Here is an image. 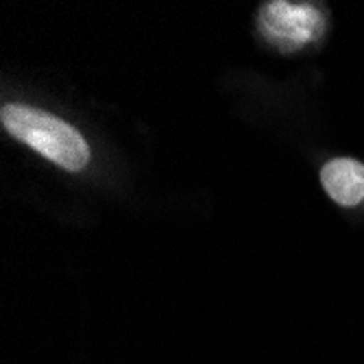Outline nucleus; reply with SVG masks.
Returning a JSON list of instances; mask_svg holds the SVG:
<instances>
[{"label": "nucleus", "mask_w": 364, "mask_h": 364, "mask_svg": "<svg viewBox=\"0 0 364 364\" xmlns=\"http://www.w3.org/2000/svg\"><path fill=\"white\" fill-rule=\"evenodd\" d=\"M259 26L282 50H292L316 40L325 28V20L312 5L269 3L259 11Z\"/></svg>", "instance_id": "obj_2"}, {"label": "nucleus", "mask_w": 364, "mask_h": 364, "mask_svg": "<svg viewBox=\"0 0 364 364\" xmlns=\"http://www.w3.org/2000/svg\"><path fill=\"white\" fill-rule=\"evenodd\" d=\"M0 120L9 134L42 153L57 166L65 171H81L90 159V149L75 127L63 122L42 109L28 105H5Z\"/></svg>", "instance_id": "obj_1"}, {"label": "nucleus", "mask_w": 364, "mask_h": 364, "mask_svg": "<svg viewBox=\"0 0 364 364\" xmlns=\"http://www.w3.org/2000/svg\"><path fill=\"white\" fill-rule=\"evenodd\" d=\"M321 183L338 205H358L364 198V164L349 157L327 161L321 171Z\"/></svg>", "instance_id": "obj_3"}]
</instances>
